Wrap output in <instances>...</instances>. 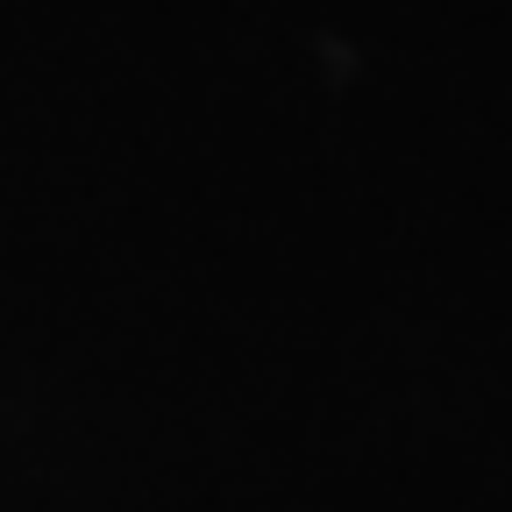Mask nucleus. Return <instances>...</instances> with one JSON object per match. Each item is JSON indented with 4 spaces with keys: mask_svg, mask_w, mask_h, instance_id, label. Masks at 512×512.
Instances as JSON below:
<instances>
[]
</instances>
